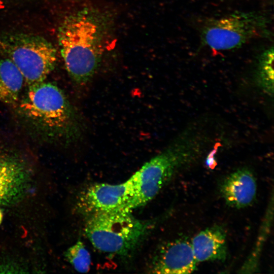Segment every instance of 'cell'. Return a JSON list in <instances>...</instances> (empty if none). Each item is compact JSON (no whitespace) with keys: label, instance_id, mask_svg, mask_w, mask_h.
Segmentation results:
<instances>
[{"label":"cell","instance_id":"obj_4","mask_svg":"<svg viewBox=\"0 0 274 274\" xmlns=\"http://www.w3.org/2000/svg\"><path fill=\"white\" fill-rule=\"evenodd\" d=\"M131 213L120 210L90 215L85 233L99 251L128 256L140 245L149 229L148 223L135 218Z\"/></svg>","mask_w":274,"mask_h":274},{"label":"cell","instance_id":"obj_11","mask_svg":"<svg viewBox=\"0 0 274 274\" xmlns=\"http://www.w3.org/2000/svg\"><path fill=\"white\" fill-rule=\"evenodd\" d=\"M190 243L198 263L224 261L227 258L226 232L220 225L212 226L201 230L192 238Z\"/></svg>","mask_w":274,"mask_h":274},{"label":"cell","instance_id":"obj_6","mask_svg":"<svg viewBox=\"0 0 274 274\" xmlns=\"http://www.w3.org/2000/svg\"><path fill=\"white\" fill-rule=\"evenodd\" d=\"M0 54L15 64L28 86L45 81L56 62V51L52 44L34 35L0 36Z\"/></svg>","mask_w":274,"mask_h":274},{"label":"cell","instance_id":"obj_5","mask_svg":"<svg viewBox=\"0 0 274 274\" xmlns=\"http://www.w3.org/2000/svg\"><path fill=\"white\" fill-rule=\"evenodd\" d=\"M269 20L257 12L236 11L208 19L201 30L202 43L213 50H230L259 38H270Z\"/></svg>","mask_w":274,"mask_h":274},{"label":"cell","instance_id":"obj_2","mask_svg":"<svg viewBox=\"0 0 274 274\" xmlns=\"http://www.w3.org/2000/svg\"><path fill=\"white\" fill-rule=\"evenodd\" d=\"M199 150L192 140H178L146 162L131 176L133 193L122 211L132 212L152 200L179 171L195 160Z\"/></svg>","mask_w":274,"mask_h":274},{"label":"cell","instance_id":"obj_3","mask_svg":"<svg viewBox=\"0 0 274 274\" xmlns=\"http://www.w3.org/2000/svg\"><path fill=\"white\" fill-rule=\"evenodd\" d=\"M18 104L23 117L43 131L67 136L78 132L75 112L63 92L54 83L44 81L28 85Z\"/></svg>","mask_w":274,"mask_h":274},{"label":"cell","instance_id":"obj_9","mask_svg":"<svg viewBox=\"0 0 274 274\" xmlns=\"http://www.w3.org/2000/svg\"><path fill=\"white\" fill-rule=\"evenodd\" d=\"M29 181V173L22 160L0 153V206L11 205L20 199Z\"/></svg>","mask_w":274,"mask_h":274},{"label":"cell","instance_id":"obj_16","mask_svg":"<svg viewBox=\"0 0 274 274\" xmlns=\"http://www.w3.org/2000/svg\"><path fill=\"white\" fill-rule=\"evenodd\" d=\"M220 146V144L219 143H216L214 146V149L210 152L206 159V164L210 169H214L217 165L215 159V154Z\"/></svg>","mask_w":274,"mask_h":274},{"label":"cell","instance_id":"obj_17","mask_svg":"<svg viewBox=\"0 0 274 274\" xmlns=\"http://www.w3.org/2000/svg\"><path fill=\"white\" fill-rule=\"evenodd\" d=\"M2 219H3V213L1 210L0 209V224L1 223L2 221Z\"/></svg>","mask_w":274,"mask_h":274},{"label":"cell","instance_id":"obj_15","mask_svg":"<svg viewBox=\"0 0 274 274\" xmlns=\"http://www.w3.org/2000/svg\"><path fill=\"white\" fill-rule=\"evenodd\" d=\"M65 258L76 270L82 273L88 271L91 263L90 254L80 241L70 247L65 253Z\"/></svg>","mask_w":274,"mask_h":274},{"label":"cell","instance_id":"obj_13","mask_svg":"<svg viewBox=\"0 0 274 274\" xmlns=\"http://www.w3.org/2000/svg\"><path fill=\"white\" fill-rule=\"evenodd\" d=\"M273 215V199L271 203L269 206L264 220L261 226V242L257 241L255 247L249 257L244 262L239 269L238 273H253L258 269L260 253L263 243L269 233Z\"/></svg>","mask_w":274,"mask_h":274},{"label":"cell","instance_id":"obj_14","mask_svg":"<svg viewBox=\"0 0 274 274\" xmlns=\"http://www.w3.org/2000/svg\"><path fill=\"white\" fill-rule=\"evenodd\" d=\"M273 49L271 47L260 55L257 74L259 85L270 95L273 92Z\"/></svg>","mask_w":274,"mask_h":274},{"label":"cell","instance_id":"obj_1","mask_svg":"<svg viewBox=\"0 0 274 274\" xmlns=\"http://www.w3.org/2000/svg\"><path fill=\"white\" fill-rule=\"evenodd\" d=\"M104 25L99 16L84 9L68 16L59 28L58 42L66 69L77 83L93 77L103 52Z\"/></svg>","mask_w":274,"mask_h":274},{"label":"cell","instance_id":"obj_8","mask_svg":"<svg viewBox=\"0 0 274 274\" xmlns=\"http://www.w3.org/2000/svg\"><path fill=\"white\" fill-rule=\"evenodd\" d=\"M190 241L179 238L162 245L150 263V272L159 274H187L197 269L198 264Z\"/></svg>","mask_w":274,"mask_h":274},{"label":"cell","instance_id":"obj_10","mask_svg":"<svg viewBox=\"0 0 274 274\" xmlns=\"http://www.w3.org/2000/svg\"><path fill=\"white\" fill-rule=\"evenodd\" d=\"M219 191L228 206L244 208L251 205L256 198V180L249 169H238L221 181Z\"/></svg>","mask_w":274,"mask_h":274},{"label":"cell","instance_id":"obj_12","mask_svg":"<svg viewBox=\"0 0 274 274\" xmlns=\"http://www.w3.org/2000/svg\"><path fill=\"white\" fill-rule=\"evenodd\" d=\"M24 83L15 64L8 58H0V101L9 106L17 105Z\"/></svg>","mask_w":274,"mask_h":274},{"label":"cell","instance_id":"obj_7","mask_svg":"<svg viewBox=\"0 0 274 274\" xmlns=\"http://www.w3.org/2000/svg\"><path fill=\"white\" fill-rule=\"evenodd\" d=\"M133 187L131 176L120 184H92L80 193L77 208L87 217L97 213L122 211L131 198Z\"/></svg>","mask_w":274,"mask_h":274}]
</instances>
